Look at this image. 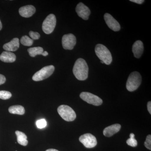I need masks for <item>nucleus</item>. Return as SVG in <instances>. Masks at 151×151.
<instances>
[{
    "label": "nucleus",
    "mask_w": 151,
    "mask_h": 151,
    "mask_svg": "<svg viewBox=\"0 0 151 151\" xmlns=\"http://www.w3.org/2000/svg\"><path fill=\"white\" fill-rule=\"evenodd\" d=\"M73 71L76 78L80 81L86 80L88 78L89 68L84 59L78 58L73 66Z\"/></svg>",
    "instance_id": "f257e3e1"
},
{
    "label": "nucleus",
    "mask_w": 151,
    "mask_h": 151,
    "mask_svg": "<svg viewBox=\"0 0 151 151\" xmlns=\"http://www.w3.org/2000/svg\"><path fill=\"white\" fill-rule=\"evenodd\" d=\"M95 52L98 58L105 64L109 65L112 62V56L109 50L105 45L97 44L95 48Z\"/></svg>",
    "instance_id": "f03ea898"
},
{
    "label": "nucleus",
    "mask_w": 151,
    "mask_h": 151,
    "mask_svg": "<svg viewBox=\"0 0 151 151\" xmlns=\"http://www.w3.org/2000/svg\"><path fill=\"white\" fill-rule=\"evenodd\" d=\"M141 74L137 71L132 72L129 76L127 80L126 87L129 92H133L139 88L142 83Z\"/></svg>",
    "instance_id": "7ed1b4c3"
},
{
    "label": "nucleus",
    "mask_w": 151,
    "mask_h": 151,
    "mask_svg": "<svg viewBox=\"0 0 151 151\" xmlns=\"http://www.w3.org/2000/svg\"><path fill=\"white\" fill-rule=\"evenodd\" d=\"M58 112L61 118L67 122H72L76 118L75 111L68 105H60L58 108Z\"/></svg>",
    "instance_id": "20e7f679"
},
{
    "label": "nucleus",
    "mask_w": 151,
    "mask_h": 151,
    "mask_svg": "<svg viewBox=\"0 0 151 151\" xmlns=\"http://www.w3.org/2000/svg\"><path fill=\"white\" fill-rule=\"evenodd\" d=\"M55 70L53 65L45 66L38 71L32 76V79L35 81H42L50 77L53 73Z\"/></svg>",
    "instance_id": "39448f33"
},
{
    "label": "nucleus",
    "mask_w": 151,
    "mask_h": 151,
    "mask_svg": "<svg viewBox=\"0 0 151 151\" xmlns=\"http://www.w3.org/2000/svg\"><path fill=\"white\" fill-rule=\"evenodd\" d=\"M56 24V19L55 16L53 14H50L43 22L42 30L46 34H50L54 30Z\"/></svg>",
    "instance_id": "423d86ee"
},
{
    "label": "nucleus",
    "mask_w": 151,
    "mask_h": 151,
    "mask_svg": "<svg viewBox=\"0 0 151 151\" xmlns=\"http://www.w3.org/2000/svg\"><path fill=\"white\" fill-rule=\"evenodd\" d=\"M80 98L89 104L95 106H99L103 103V100L97 95L90 92H82L80 94Z\"/></svg>",
    "instance_id": "0eeeda50"
},
{
    "label": "nucleus",
    "mask_w": 151,
    "mask_h": 151,
    "mask_svg": "<svg viewBox=\"0 0 151 151\" xmlns=\"http://www.w3.org/2000/svg\"><path fill=\"white\" fill-rule=\"evenodd\" d=\"M79 140L84 147L87 148L94 147L97 145V141L95 137L91 134H86L81 135Z\"/></svg>",
    "instance_id": "6e6552de"
},
{
    "label": "nucleus",
    "mask_w": 151,
    "mask_h": 151,
    "mask_svg": "<svg viewBox=\"0 0 151 151\" xmlns=\"http://www.w3.org/2000/svg\"><path fill=\"white\" fill-rule=\"evenodd\" d=\"M76 37L72 34H68L63 36L62 44L63 48L71 50L76 44Z\"/></svg>",
    "instance_id": "1a4fd4ad"
},
{
    "label": "nucleus",
    "mask_w": 151,
    "mask_h": 151,
    "mask_svg": "<svg viewBox=\"0 0 151 151\" xmlns=\"http://www.w3.org/2000/svg\"><path fill=\"white\" fill-rule=\"evenodd\" d=\"M104 17L105 22L109 28L115 32L119 31L121 29V26L119 22L116 19H114L110 14H105Z\"/></svg>",
    "instance_id": "9d476101"
},
{
    "label": "nucleus",
    "mask_w": 151,
    "mask_h": 151,
    "mask_svg": "<svg viewBox=\"0 0 151 151\" xmlns=\"http://www.w3.org/2000/svg\"><path fill=\"white\" fill-rule=\"evenodd\" d=\"M76 11L78 17L85 20L89 19V15L91 14L89 8L82 3H79L78 4L76 8Z\"/></svg>",
    "instance_id": "9b49d317"
},
{
    "label": "nucleus",
    "mask_w": 151,
    "mask_h": 151,
    "mask_svg": "<svg viewBox=\"0 0 151 151\" xmlns=\"http://www.w3.org/2000/svg\"><path fill=\"white\" fill-rule=\"evenodd\" d=\"M35 7L32 5H27L22 7L19 9V13L22 17L29 18L35 13Z\"/></svg>",
    "instance_id": "f8f14e48"
},
{
    "label": "nucleus",
    "mask_w": 151,
    "mask_h": 151,
    "mask_svg": "<svg viewBox=\"0 0 151 151\" xmlns=\"http://www.w3.org/2000/svg\"><path fill=\"white\" fill-rule=\"evenodd\" d=\"M144 49V45L141 40L135 42L132 46V52L135 57L140 58L143 54Z\"/></svg>",
    "instance_id": "ddd939ff"
},
{
    "label": "nucleus",
    "mask_w": 151,
    "mask_h": 151,
    "mask_svg": "<svg viewBox=\"0 0 151 151\" xmlns=\"http://www.w3.org/2000/svg\"><path fill=\"white\" fill-rule=\"evenodd\" d=\"M121 129V126L119 124H115L106 127L103 130V133L106 137H111L118 133Z\"/></svg>",
    "instance_id": "4468645a"
},
{
    "label": "nucleus",
    "mask_w": 151,
    "mask_h": 151,
    "mask_svg": "<svg viewBox=\"0 0 151 151\" xmlns=\"http://www.w3.org/2000/svg\"><path fill=\"white\" fill-rule=\"evenodd\" d=\"M19 47V39L18 38H14L8 43L4 45L3 48L6 51L14 52L17 50Z\"/></svg>",
    "instance_id": "2eb2a0df"
},
{
    "label": "nucleus",
    "mask_w": 151,
    "mask_h": 151,
    "mask_svg": "<svg viewBox=\"0 0 151 151\" xmlns=\"http://www.w3.org/2000/svg\"><path fill=\"white\" fill-rule=\"evenodd\" d=\"M16 59L15 55L9 51H4L0 55V60L5 63H13Z\"/></svg>",
    "instance_id": "dca6fc26"
},
{
    "label": "nucleus",
    "mask_w": 151,
    "mask_h": 151,
    "mask_svg": "<svg viewBox=\"0 0 151 151\" xmlns=\"http://www.w3.org/2000/svg\"><path fill=\"white\" fill-rule=\"evenodd\" d=\"M15 134L17 135L18 143L21 145H27L28 142L27 140V136L25 134L19 131H16Z\"/></svg>",
    "instance_id": "f3484780"
},
{
    "label": "nucleus",
    "mask_w": 151,
    "mask_h": 151,
    "mask_svg": "<svg viewBox=\"0 0 151 151\" xmlns=\"http://www.w3.org/2000/svg\"><path fill=\"white\" fill-rule=\"evenodd\" d=\"M9 111L12 114L22 115L24 114L25 109L21 105H13L9 108Z\"/></svg>",
    "instance_id": "a211bd4d"
},
{
    "label": "nucleus",
    "mask_w": 151,
    "mask_h": 151,
    "mask_svg": "<svg viewBox=\"0 0 151 151\" xmlns=\"http://www.w3.org/2000/svg\"><path fill=\"white\" fill-rule=\"evenodd\" d=\"M30 56L34 57L38 55H42L43 52V49L40 47H31L27 50Z\"/></svg>",
    "instance_id": "6ab92c4d"
},
{
    "label": "nucleus",
    "mask_w": 151,
    "mask_h": 151,
    "mask_svg": "<svg viewBox=\"0 0 151 151\" xmlns=\"http://www.w3.org/2000/svg\"><path fill=\"white\" fill-rule=\"evenodd\" d=\"M21 43L24 46H31L33 43V40L27 36L24 35L22 37L20 40Z\"/></svg>",
    "instance_id": "aec40b11"
},
{
    "label": "nucleus",
    "mask_w": 151,
    "mask_h": 151,
    "mask_svg": "<svg viewBox=\"0 0 151 151\" xmlns=\"http://www.w3.org/2000/svg\"><path fill=\"white\" fill-rule=\"evenodd\" d=\"M12 94L9 91L2 90L0 91V99L2 100H8L12 97Z\"/></svg>",
    "instance_id": "412c9836"
},
{
    "label": "nucleus",
    "mask_w": 151,
    "mask_h": 151,
    "mask_svg": "<svg viewBox=\"0 0 151 151\" xmlns=\"http://www.w3.org/2000/svg\"><path fill=\"white\" fill-rule=\"evenodd\" d=\"M36 125L37 127L39 129H43L46 127V121L44 119H40L36 122Z\"/></svg>",
    "instance_id": "4be33fe9"
},
{
    "label": "nucleus",
    "mask_w": 151,
    "mask_h": 151,
    "mask_svg": "<svg viewBox=\"0 0 151 151\" xmlns=\"http://www.w3.org/2000/svg\"><path fill=\"white\" fill-rule=\"evenodd\" d=\"M127 145L132 147H136L137 145V142L135 138H129L127 141Z\"/></svg>",
    "instance_id": "5701e85b"
},
{
    "label": "nucleus",
    "mask_w": 151,
    "mask_h": 151,
    "mask_svg": "<svg viewBox=\"0 0 151 151\" xmlns=\"http://www.w3.org/2000/svg\"><path fill=\"white\" fill-rule=\"evenodd\" d=\"M145 147L147 148V149L149 150H151V135H148L147 136L146 138L145 142Z\"/></svg>",
    "instance_id": "b1692460"
},
{
    "label": "nucleus",
    "mask_w": 151,
    "mask_h": 151,
    "mask_svg": "<svg viewBox=\"0 0 151 151\" xmlns=\"http://www.w3.org/2000/svg\"><path fill=\"white\" fill-rule=\"evenodd\" d=\"M29 35L32 40H38L40 37V35L38 32L30 31Z\"/></svg>",
    "instance_id": "393cba45"
},
{
    "label": "nucleus",
    "mask_w": 151,
    "mask_h": 151,
    "mask_svg": "<svg viewBox=\"0 0 151 151\" xmlns=\"http://www.w3.org/2000/svg\"><path fill=\"white\" fill-rule=\"evenodd\" d=\"M6 77L4 75L0 74V85L4 84L6 82Z\"/></svg>",
    "instance_id": "a878e982"
},
{
    "label": "nucleus",
    "mask_w": 151,
    "mask_h": 151,
    "mask_svg": "<svg viewBox=\"0 0 151 151\" xmlns=\"http://www.w3.org/2000/svg\"><path fill=\"white\" fill-rule=\"evenodd\" d=\"M130 1L133 2L137 3L139 4H143L145 1L144 0H130Z\"/></svg>",
    "instance_id": "bb28decb"
},
{
    "label": "nucleus",
    "mask_w": 151,
    "mask_h": 151,
    "mask_svg": "<svg viewBox=\"0 0 151 151\" xmlns=\"http://www.w3.org/2000/svg\"><path fill=\"white\" fill-rule=\"evenodd\" d=\"M147 109L150 114H151V102L150 101L147 104Z\"/></svg>",
    "instance_id": "cd10ccee"
},
{
    "label": "nucleus",
    "mask_w": 151,
    "mask_h": 151,
    "mask_svg": "<svg viewBox=\"0 0 151 151\" xmlns=\"http://www.w3.org/2000/svg\"><path fill=\"white\" fill-rule=\"evenodd\" d=\"M48 53L47 51H43V53H42V55H43V56H46L47 55H48Z\"/></svg>",
    "instance_id": "c85d7f7f"
},
{
    "label": "nucleus",
    "mask_w": 151,
    "mask_h": 151,
    "mask_svg": "<svg viewBox=\"0 0 151 151\" xmlns=\"http://www.w3.org/2000/svg\"><path fill=\"white\" fill-rule=\"evenodd\" d=\"M135 135L133 133H131L130 134V138H134Z\"/></svg>",
    "instance_id": "c756f323"
},
{
    "label": "nucleus",
    "mask_w": 151,
    "mask_h": 151,
    "mask_svg": "<svg viewBox=\"0 0 151 151\" xmlns=\"http://www.w3.org/2000/svg\"><path fill=\"white\" fill-rule=\"evenodd\" d=\"M46 151H59L58 150H55V149H48V150H47Z\"/></svg>",
    "instance_id": "7c9ffc66"
},
{
    "label": "nucleus",
    "mask_w": 151,
    "mask_h": 151,
    "mask_svg": "<svg viewBox=\"0 0 151 151\" xmlns=\"http://www.w3.org/2000/svg\"><path fill=\"white\" fill-rule=\"evenodd\" d=\"M2 28V24L0 20V30H1Z\"/></svg>",
    "instance_id": "2f4dec72"
},
{
    "label": "nucleus",
    "mask_w": 151,
    "mask_h": 151,
    "mask_svg": "<svg viewBox=\"0 0 151 151\" xmlns=\"http://www.w3.org/2000/svg\"><path fill=\"white\" fill-rule=\"evenodd\" d=\"M101 63H104V62H103V61H101Z\"/></svg>",
    "instance_id": "473e14b6"
}]
</instances>
